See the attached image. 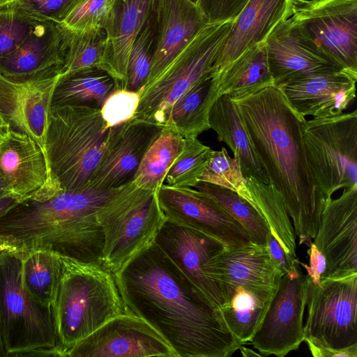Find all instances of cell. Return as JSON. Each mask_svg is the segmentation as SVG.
Returning <instances> with one entry per match:
<instances>
[{
	"instance_id": "cell-35",
	"label": "cell",
	"mask_w": 357,
	"mask_h": 357,
	"mask_svg": "<svg viewBox=\"0 0 357 357\" xmlns=\"http://www.w3.org/2000/svg\"><path fill=\"white\" fill-rule=\"evenodd\" d=\"M194 188L211 197L231 215L248 233L252 243L267 245L270 228L250 203L230 190L208 183L199 181Z\"/></svg>"
},
{
	"instance_id": "cell-54",
	"label": "cell",
	"mask_w": 357,
	"mask_h": 357,
	"mask_svg": "<svg viewBox=\"0 0 357 357\" xmlns=\"http://www.w3.org/2000/svg\"><path fill=\"white\" fill-rule=\"evenodd\" d=\"M8 248V246L0 240V252Z\"/></svg>"
},
{
	"instance_id": "cell-21",
	"label": "cell",
	"mask_w": 357,
	"mask_h": 357,
	"mask_svg": "<svg viewBox=\"0 0 357 357\" xmlns=\"http://www.w3.org/2000/svg\"><path fill=\"white\" fill-rule=\"evenodd\" d=\"M64 35L61 24L40 22L15 51L0 59V73L19 81L61 74Z\"/></svg>"
},
{
	"instance_id": "cell-25",
	"label": "cell",
	"mask_w": 357,
	"mask_h": 357,
	"mask_svg": "<svg viewBox=\"0 0 357 357\" xmlns=\"http://www.w3.org/2000/svg\"><path fill=\"white\" fill-rule=\"evenodd\" d=\"M155 22L154 54L144 86L160 74L208 21L199 6L190 0H158Z\"/></svg>"
},
{
	"instance_id": "cell-15",
	"label": "cell",
	"mask_w": 357,
	"mask_h": 357,
	"mask_svg": "<svg viewBox=\"0 0 357 357\" xmlns=\"http://www.w3.org/2000/svg\"><path fill=\"white\" fill-rule=\"evenodd\" d=\"M75 357H177L146 321L131 313L118 315L68 349Z\"/></svg>"
},
{
	"instance_id": "cell-52",
	"label": "cell",
	"mask_w": 357,
	"mask_h": 357,
	"mask_svg": "<svg viewBox=\"0 0 357 357\" xmlns=\"http://www.w3.org/2000/svg\"><path fill=\"white\" fill-rule=\"evenodd\" d=\"M0 356H7L6 353L4 350L2 340L0 335Z\"/></svg>"
},
{
	"instance_id": "cell-31",
	"label": "cell",
	"mask_w": 357,
	"mask_h": 357,
	"mask_svg": "<svg viewBox=\"0 0 357 357\" xmlns=\"http://www.w3.org/2000/svg\"><path fill=\"white\" fill-rule=\"evenodd\" d=\"M246 178L248 193L244 199L264 219L284 252L291 257L297 258L294 229L280 195L271 183Z\"/></svg>"
},
{
	"instance_id": "cell-45",
	"label": "cell",
	"mask_w": 357,
	"mask_h": 357,
	"mask_svg": "<svg viewBox=\"0 0 357 357\" xmlns=\"http://www.w3.org/2000/svg\"><path fill=\"white\" fill-rule=\"evenodd\" d=\"M307 255L310 258V265L299 261V264L306 270V276L314 284H319L321 277L326 268V260L321 252L312 242L308 245Z\"/></svg>"
},
{
	"instance_id": "cell-22",
	"label": "cell",
	"mask_w": 357,
	"mask_h": 357,
	"mask_svg": "<svg viewBox=\"0 0 357 357\" xmlns=\"http://www.w3.org/2000/svg\"><path fill=\"white\" fill-rule=\"evenodd\" d=\"M357 74L337 70L315 74L280 86L302 116L327 118L342 114L356 97Z\"/></svg>"
},
{
	"instance_id": "cell-28",
	"label": "cell",
	"mask_w": 357,
	"mask_h": 357,
	"mask_svg": "<svg viewBox=\"0 0 357 357\" xmlns=\"http://www.w3.org/2000/svg\"><path fill=\"white\" fill-rule=\"evenodd\" d=\"M213 94L217 99L229 94L239 99L261 89L274 86L264 43L255 45L211 77Z\"/></svg>"
},
{
	"instance_id": "cell-16",
	"label": "cell",
	"mask_w": 357,
	"mask_h": 357,
	"mask_svg": "<svg viewBox=\"0 0 357 357\" xmlns=\"http://www.w3.org/2000/svg\"><path fill=\"white\" fill-rule=\"evenodd\" d=\"M313 240L326 260L321 280L357 274V187L327 204Z\"/></svg>"
},
{
	"instance_id": "cell-9",
	"label": "cell",
	"mask_w": 357,
	"mask_h": 357,
	"mask_svg": "<svg viewBox=\"0 0 357 357\" xmlns=\"http://www.w3.org/2000/svg\"><path fill=\"white\" fill-rule=\"evenodd\" d=\"M314 178L328 204L340 189L357 187V110L303 123Z\"/></svg>"
},
{
	"instance_id": "cell-44",
	"label": "cell",
	"mask_w": 357,
	"mask_h": 357,
	"mask_svg": "<svg viewBox=\"0 0 357 357\" xmlns=\"http://www.w3.org/2000/svg\"><path fill=\"white\" fill-rule=\"evenodd\" d=\"M249 0H198L197 5L208 22L234 21Z\"/></svg>"
},
{
	"instance_id": "cell-47",
	"label": "cell",
	"mask_w": 357,
	"mask_h": 357,
	"mask_svg": "<svg viewBox=\"0 0 357 357\" xmlns=\"http://www.w3.org/2000/svg\"><path fill=\"white\" fill-rule=\"evenodd\" d=\"M311 352L314 357H357V349L349 350L338 351L330 348L314 345L310 342H306Z\"/></svg>"
},
{
	"instance_id": "cell-33",
	"label": "cell",
	"mask_w": 357,
	"mask_h": 357,
	"mask_svg": "<svg viewBox=\"0 0 357 357\" xmlns=\"http://www.w3.org/2000/svg\"><path fill=\"white\" fill-rule=\"evenodd\" d=\"M18 253L22 259L24 289L41 305L52 307L63 269L61 256L45 250Z\"/></svg>"
},
{
	"instance_id": "cell-2",
	"label": "cell",
	"mask_w": 357,
	"mask_h": 357,
	"mask_svg": "<svg viewBox=\"0 0 357 357\" xmlns=\"http://www.w3.org/2000/svg\"><path fill=\"white\" fill-rule=\"evenodd\" d=\"M233 101L268 183L292 220L298 244L308 246L327 203L307 157L302 132L305 118L275 86Z\"/></svg>"
},
{
	"instance_id": "cell-49",
	"label": "cell",
	"mask_w": 357,
	"mask_h": 357,
	"mask_svg": "<svg viewBox=\"0 0 357 357\" xmlns=\"http://www.w3.org/2000/svg\"><path fill=\"white\" fill-rule=\"evenodd\" d=\"M10 130V124L0 116V141L6 138Z\"/></svg>"
},
{
	"instance_id": "cell-48",
	"label": "cell",
	"mask_w": 357,
	"mask_h": 357,
	"mask_svg": "<svg viewBox=\"0 0 357 357\" xmlns=\"http://www.w3.org/2000/svg\"><path fill=\"white\" fill-rule=\"evenodd\" d=\"M19 202V199L13 195H7L1 197L0 217Z\"/></svg>"
},
{
	"instance_id": "cell-55",
	"label": "cell",
	"mask_w": 357,
	"mask_h": 357,
	"mask_svg": "<svg viewBox=\"0 0 357 357\" xmlns=\"http://www.w3.org/2000/svg\"><path fill=\"white\" fill-rule=\"evenodd\" d=\"M192 2L197 4L198 0H190Z\"/></svg>"
},
{
	"instance_id": "cell-14",
	"label": "cell",
	"mask_w": 357,
	"mask_h": 357,
	"mask_svg": "<svg viewBox=\"0 0 357 357\" xmlns=\"http://www.w3.org/2000/svg\"><path fill=\"white\" fill-rule=\"evenodd\" d=\"M156 195L167 220L207 234L225 247L251 243L248 233L231 215L195 188L163 183Z\"/></svg>"
},
{
	"instance_id": "cell-30",
	"label": "cell",
	"mask_w": 357,
	"mask_h": 357,
	"mask_svg": "<svg viewBox=\"0 0 357 357\" xmlns=\"http://www.w3.org/2000/svg\"><path fill=\"white\" fill-rule=\"evenodd\" d=\"M121 89L107 71L90 68L60 75L52 95V106L87 105L101 108L107 98Z\"/></svg>"
},
{
	"instance_id": "cell-37",
	"label": "cell",
	"mask_w": 357,
	"mask_h": 357,
	"mask_svg": "<svg viewBox=\"0 0 357 357\" xmlns=\"http://www.w3.org/2000/svg\"><path fill=\"white\" fill-rule=\"evenodd\" d=\"M213 151L197 137L185 138L183 148L168 170L165 183L171 186L194 188L199 182Z\"/></svg>"
},
{
	"instance_id": "cell-7",
	"label": "cell",
	"mask_w": 357,
	"mask_h": 357,
	"mask_svg": "<svg viewBox=\"0 0 357 357\" xmlns=\"http://www.w3.org/2000/svg\"><path fill=\"white\" fill-rule=\"evenodd\" d=\"M97 220L104 236L102 266L114 274L154 241L167 219L156 191L132 181L103 204Z\"/></svg>"
},
{
	"instance_id": "cell-27",
	"label": "cell",
	"mask_w": 357,
	"mask_h": 357,
	"mask_svg": "<svg viewBox=\"0 0 357 357\" xmlns=\"http://www.w3.org/2000/svg\"><path fill=\"white\" fill-rule=\"evenodd\" d=\"M210 129L225 142L240 162L245 176L268 183L237 107L229 94L220 96L208 114Z\"/></svg>"
},
{
	"instance_id": "cell-12",
	"label": "cell",
	"mask_w": 357,
	"mask_h": 357,
	"mask_svg": "<svg viewBox=\"0 0 357 357\" xmlns=\"http://www.w3.org/2000/svg\"><path fill=\"white\" fill-rule=\"evenodd\" d=\"M307 280L299 264L284 274L266 312L250 342L262 356L284 357L304 342L303 315Z\"/></svg>"
},
{
	"instance_id": "cell-10",
	"label": "cell",
	"mask_w": 357,
	"mask_h": 357,
	"mask_svg": "<svg viewBox=\"0 0 357 357\" xmlns=\"http://www.w3.org/2000/svg\"><path fill=\"white\" fill-rule=\"evenodd\" d=\"M289 20L310 49L357 74V0H294Z\"/></svg>"
},
{
	"instance_id": "cell-5",
	"label": "cell",
	"mask_w": 357,
	"mask_h": 357,
	"mask_svg": "<svg viewBox=\"0 0 357 357\" xmlns=\"http://www.w3.org/2000/svg\"><path fill=\"white\" fill-rule=\"evenodd\" d=\"M123 124L107 126L100 108L97 107H51L45 153L52 176L63 190L89 185L92 174Z\"/></svg>"
},
{
	"instance_id": "cell-3",
	"label": "cell",
	"mask_w": 357,
	"mask_h": 357,
	"mask_svg": "<svg viewBox=\"0 0 357 357\" xmlns=\"http://www.w3.org/2000/svg\"><path fill=\"white\" fill-rule=\"evenodd\" d=\"M121 188L87 185L42 201L19 202L0 217V240L18 252L45 250L102 265L104 236L97 213Z\"/></svg>"
},
{
	"instance_id": "cell-51",
	"label": "cell",
	"mask_w": 357,
	"mask_h": 357,
	"mask_svg": "<svg viewBox=\"0 0 357 357\" xmlns=\"http://www.w3.org/2000/svg\"><path fill=\"white\" fill-rule=\"evenodd\" d=\"M239 349L242 356L245 357L262 356L259 352H255L249 348L243 347V345Z\"/></svg>"
},
{
	"instance_id": "cell-40",
	"label": "cell",
	"mask_w": 357,
	"mask_h": 357,
	"mask_svg": "<svg viewBox=\"0 0 357 357\" xmlns=\"http://www.w3.org/2000/svg\"><path fill=\"white\" fill-rule=\"evenodd\" d=\"M39 22L11 4L0 7V59L15 51Z\"/></svg>"
},
{
	"instance_id": "cell-6",
	"label": "cell",
	"mask_w": 357,
	"mask_h": 357,
	"mask_svg": "<svg viewBox=\"0 0 357 357\" xmlns=\"http://www.w3.org/2000/svg\"><path fill=\"white\" fill-rule=\"evenodd\" d=\"M0 335L7 356H61L53 308L24 289L21 255L11 248L0 252Z\"/></svg>"
},
{
	"instance_id": "cell-29",
	"label": "cell",
	"mask_w": 357,
	"mask_h": 357,
	"mask_svg": "<svg viewBox=\"0 0 357 357\" xmlns=\"http://www.w3.org/2000/svg\"><path fill=\"white\" fill-rule=\"evenodd\" d=\"M215 101L210 75L194 84L173 103L162 125L184 138L197 137L210 129L208 114Z\"/></svg>"
},
{
	"instance_id": "cell-20",
	"label": "cell",
	"mask_w": 357,
	"mask_h": 357,
	"mask_svg": "<svg viewBox=\"0 0 357 357\" xmlns=\"http://www.w3.org/2000/svg\"><path fill=\"white\" fill-rule=\"evenodd\" d=\"M215 268L226 303L238 288L275 291L283 275L267 245L252 242L225 247L215 256Z\"/></svg>"
},
{
	"instance_id": "cell-38",
	"label": "cell",
	"mask_w": 357,
	"mask_h": 357,
	"mask_svg": "<svg viewBox=\"0 0 357 357\" xmlns=\"http://www.w3.org/2000/svg\"><path fill=\"white\" fill-rule=\"evenodd\" d=\"M155 36V9L146 20L132 45L128 63L126 89L140 92L144 88L150 73Z\"/></svg>"
},
{
	"instance_id": "cell-46",
	"label": "cell",
	"mask_w": 357,
	"mask_h": 357,
	"mask_svg": "<svg viewBox=\"0 0 357 357\" xmlns=\"http://www.w3.org/2000/svg\"><path fill=\"white\" fill-rule=\"evenodd\" d=\"M267 248L271 257L278 264L283 275L290 272L299 264L298 258L294 259L284 252L271 233L269 234L268 237Z\"/></svg>"
},
{
	"instance_id": "cell-19",
	"label": "cell",
	"mask_w": 357,
	"mask_h": 357,
	"mask_svg": "<svg viewBox=\"0 0 357 357\" xmlns=\"http://www.w3.org/2000/svg\"><path fill=\"white\" fill-rule=\"evenodd\" d=\"M164 126L133 117L124 123L92 174L89 185L115 189L133 181L140 162Z\"/></svg>"
},
{
	"instance_id": "cell-24",
	"label": "cell",
	"mask_w": 357,
	"mask_h": 357,
	"mask_svg": "<svg viewBox=\"0 0 357 357\" xmlns=\"http://www.w3.org/2000/svg\"><path fill=\"white\" fill-rule=\"evenodd\" d=\"M264 45L274 86L278 88L315 74L343 70L307 46L289 18L273 29Z\"/></svg>"
},
{
	"instance_id": "cell-18",
	"label": "cell",
	"mask_w": 357,
	"mask_h": 357,
	"mask_svg": "<svg viewBox=\"0 0 357 357\" xmlns=\"http://www.w3.org/2000/svg\"><path fill=\"white\" fill-rule=\"evenodd\" d=\"M60 75L19 81L0 73V116L11 129L31 137L45 156L52 95Z\"/></svg>"
},
{
	"instance_id": "cell-23",
	"label": "cell",
	"mask_w": 357,
	"mask_h": 357,
	"mask_svg": "<svg viewBox=\"0 0 357 357\" xmlns=\"http://www.w3.org/2000/svg\"><path fill=\"white\" fill-rule=\"evenodd\" d=\"M294 0H249L234 20L211 69L216 76L252 46L263 43L273 29L291 17Z\"/></svg>"
},
{
	"instance_id": "cell-4",
	"label": "cell",
	"mask_w": 357,
	"mask_h": 357,
	"mask_svg": "<svg viewBox=\"0 0 357 357\" xmlns=\"http://www.w3.org/2000/svg\"><path fill=\"white\" fill-rule=\"evenodd\" d=\"M52 306L61 356L111 319L128 312L114 275L101 264L61 257Z\"/></svg>"
},
{
	"instance_id": "cell-32",
	"label": "cell",
	"mask_w": 357,
	"mask_h": 357,
	"mask_svg": "<svg viewBox=\"0 0 357 357\" xmlns=\"http://www.w3.org/2000/svg\"><path fill=\"white\" fill-rule=\"evenodd\" d=\"M275 291L238 288L224 305L218 308L227 328L241 344L250 342Z\"/></svg>"
},
{
	"instance_id": "cell-26",
	"label": "cell",
	"mask_w": 357,
	"mask_h": 357,
	"mask_svg": "<svg viewBox=\"0 0 357 357\" xmlns=\"http://www.w3.org/2000/svg\"><path fill=\"white\" fill-rule=\"evenodd\" d=\"M158 0H115L105 26L106 47L101 68L126 89L132 45Z\"/></svg>"
},
{
	"instance_id": "cell-1",
	"label": "cell",
	"mask_w": 357,
	"mask_h": 357,
	"mask_svg": "<svg viewBox=\"0 0 357 357\" xmlns=\"http://www.w3.org/2000/svg\"><path fill=\"white\" fill-rule=\"evenodd\" d=\"M114 275L127 312L149 324L177 357H230L243 346L154 241Z\"/></svg>"
},
{
	"instance_id": "cell-13",
	"label": "cell",
	"mask_w": 357,
	"mask_h": 357,
	"mask_svg": "<svg viewBox=\"0 0 357 357\" xmlns=\"http://www.w3.org/2000/svg\"><path fill=\"white\" fill-rule=\"evenodd\" d=\"M154 242L215 307L226 303L215 268V256L225 247L220 241L166 220Z\"/></svg>"
},
{
	"instance_id": "cell-50",
	"label": "cell",
	"mask_w": 357,
	"mask_h": 357,
	"mask_svg": "<svg viewBox=\"0 0 357 357\" xmlns=\"http://www.w3.org/2000/svg\"><path fill=\"white\" fill-rule=\"evenodd\" d=\"M1 141H0L1 143ZM7 195H13L8 187L4 182L1 174H0V198Z\"/></svg>"
},
{
	"instance_id": "cell-42",
	"label": "cell",
	"mask_w": 357,
	"mask_h": 357,
	"mask_svg": "<svg viewBox=\"0 0 357 357\" xmlns=\"http://www.w3.org/2000/svg\"><path fill=\"white\" fill-rule=\"evenodd\" d=\"M139 102V92L118 89L107 98L100 108L102 117L109 127L119 126L135 116Z\"/></svg>"
},
{
	"instance_id": "cell-41",
	"label": "cell",
	"mask_w": 357,
	"mask_h": 357,
	"mask_svg": "<svg viewBox=\"0 0 357 357\" xmlns=\"http://www.w3.org/2000/svg\"><path fill=\"white\" fill-rule=\"evenodd\" d=\"M115 0H77L61 23L66 29L87 31L103 29Z\"/></svg>"
},
{
	"instance_id": "cell-39",
	"label": "cell",
	"mask_w": 357,
	"mask_h": 357,
	"mask_svg": "<svg viewBox=\"0 0 357 357\" xmlns=\"http://www.w3.org/2000/svg\"><path fill=\"white\" fill-rule=\"evenodd\" d=\"M199 181L230 190L243 199L248 193L247 178L239 160L236 157H231L225 147L213 151Z\"/></svg>"
},
{
	"instance_id": "cell-53",
	"label": "cell",
	"mask_w": 357,
	"mask_h": 357,
	"mask_svg": "<svg viewBox=\"0 0 357 357\" xmlns=\"http://www.w3.org/2000/svg\"><path fill=\"white\" fill-rule=\"evenodd\" d=\"M14 1L15 0H0V7L10 4Z\"/></svg>"
},
{
	"instance_id": "cell-11",
	"label": "cell",
	"mask_w": 357,
	"mask_h": 357,
	"mask_svg": "<svg viewBox=\"0 0 357 357\" xmlns=\"http://www.w3.org/2000/svg\"><path fill=\"white\" fill-rule=\"evenodd\" d=\"M306 280L304 341L338 351L357 349V274L319 284Z\"/></svg>"
},
{
	"instance_id": "cell-36",
	"label": "cell",
	"mask_w": 357,
	"mask_h": 357,
	"mask_svg": "<svg viewBox=\"0 0 357 357\" xmlns=\"http://www.w3.org/2000/svg\"><path fill=\"white\" fill-rule=\"evenodd\" d=\"M106 42L107 33L103 29L75 31L65 27L64 63L61 75L90 68H101Z\"/></svg>"
},
{
	"instance_id": "cell-8",
	"label": "cell",
	"mask_w": 357,
	"mask_h": 357,
	"mask_svg": "<svg viewBox=\"0 0 357 357\" xmlns=\"http://www.w3.org/2000/svg\"><path fill=\"white\" fill-rule=\"evenodd\" d=\"M233 23L208 22L203 26L160 74L141 90L134 117L162 125L173 103L197 82L211 75L215 57Z\"/></svg>"
},
{
	"instance_id": "cell-17",
	"label": "cell",
	"mask_w": 357,
	"mask_h": 357,
	"mask_svg": "<svg viewBox=\"0 0 357 357\" xmlns=\"http://www.w3.org/2000/svg\"><path fill=\"white\" fill-rule=\"evenodd\" d=\"M0 174L20 202L45 200L63 190L39 145L13 129L0 143Z\"/></svg>"
},
{
	"instance_id": "cell-34",
	"label": "cell",
	"mask_w": 357,
	"mask_h": 357,
	"mask_svg": "<svg viewBox=\"0 0 357 357\" xmlns=\"http://www.w3.org/2000/svg\"><path fill=\"white\" fill-rule=\"evenodd\" d=\"M184 143L183 136L164 126L146 151L134 183L139 188L157 191L165 183L166 174L181 152Z\"/></svg>"
},
{
	"instance_id": "cell-43",
	"label": "cell",
	"mask_w": 357,
	"mask_h": 357,
	"mask_svg": "<svg viewBox=\"0 0 357 357\" xmlns=\"http://www.w3.org/2000/svg\"><path fill=\"white\" fill-rule=\"evenodd\" d=\"M77 0H15L10 3L20 13L39 22L61 24Z\"/></svg>"
}]
</instances>
